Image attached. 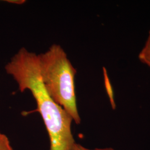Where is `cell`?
<instances>
[{"label": "cell", "mask_w": 150, "mask_h": 150, "mask_svg": "<svg viewBox=\"0 0 150 150\" xmlns=\"http://www.w3.org/2000/svg\"><path fill=\"white\" fill-rule=\"evenodd\" d=\"M5 70L21 92L30 91L35 99L37 111L48 132L50 150H72L76 143L71 131L73 119L46 90L40 76L38 55L22 47L6 64Z\"/></svg>", "instance_id": "6da1fadb"}, {"label": "cell", "mask_w": 150, "mask_h": 150, "mask_svg": "<svg viewBox=\"0 0 150 150\" xmlns=\"http://www.w3.org/2000/svg\"><path fill=\"white\" fill-rule=\"evenodd\" d=\"M38 56L40 76L49 95L70 115L75 123L80 124L75 92L76 70L64 49L54 44Z\"/></svg>", "instance_id": "7a4b0ae2"}, {"label": "cell", "mask_w": 150, "mask_h": 150, "mask_svg": "<svg viewBox=\"0 0 150 150\" xmlns=\"http://www.w3.org/2000/svg\"><path fill=\"white\" fill-rule=\"evenodd\" d=\"M139 61L150 68V30L145 46L139 54Z\"/></svg>", "instance_id": "3957f363"}, {"label": "cell", "mask_w": 150, "mask_h": 150, "mask_svg": "<svg viewBox=\"0 0 150 150\" xmlns=\"http://www.w3.org/2000/svg\"><path fill=\"white\" fill-rule=\"evenodd\" d=\"M0 150H14L7 136L0 132Z\"/></svg>", "instance_id": "277c9868"}, {"label": "cell", "mask_w": 150, "mask_h": 150, "mask_svg": "<svg viewBox=\"0 0 150 150\" xmlns=\"http://www.w3.org/2000/svg\"><path fill=\"white\" fill-rule=\"evenodd\" d=\"M72 150H116L111 147H107V148H96L94 149H90L88 148H86L85 147L83 146L82 145H80L79 144L75 143V145L73 147Z\"/></svg>", "instance_id": "5b68a950"}]
</instances>
